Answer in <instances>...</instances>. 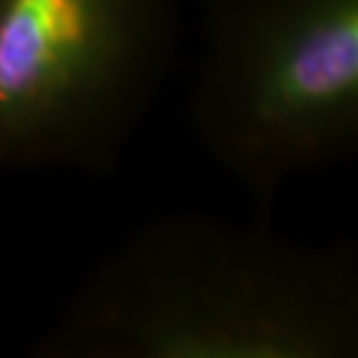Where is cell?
<instances>
[{"label":"cell","instance_id":"1","mask_svg":"<svg viewBox=\"0 0 358 358\" xmlns=\"http://www.w3.org/2000/svg\"><path fill=\"white\" fill-rule=\"evenodd\" d=\"M32 358H353L358 244L252 220L165 213L83 276Z\"/></svg>","mask_w":358,"mask_h":358},{"label":"cell","instance_id":"2","mask_svg":"<svg viewBox=\"0 0 358 358\" xmlns=\"http://www.w3.org/2000/svg\"><path fill=\"white\" fill-rule=\"evenodd\" d=\"M196 143L271 215L297 176L358 152V0H202Z\"/></svg>","mask_w":358,"mask_h":358},{"label":"cell","instance_id":"3","mask_svg":"<svg viewBox=\"0 0 358 358\" xmlns=\"http://www.w3.org/2000/svg\"><path fill=\"white\" fill-rule=\"evenodd\" d=\"M180 35V0H0V173L112 176Z\"/></svg>","mask_w":358,"mask_h":358}]
</instances>
